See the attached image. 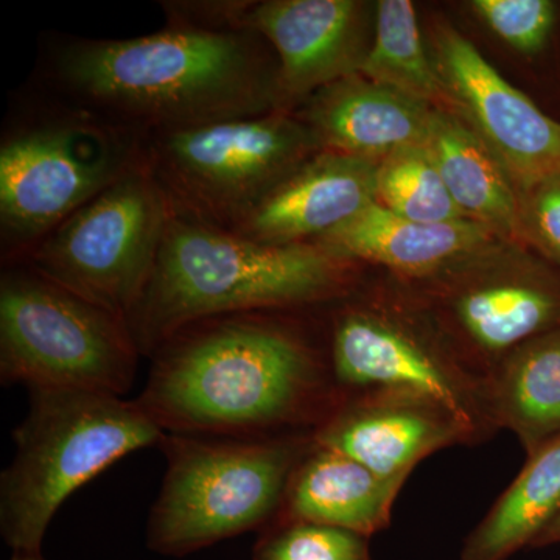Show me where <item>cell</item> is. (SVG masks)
Listing matches in <instances>:
<instances>
[{
  "instance_id": "cell-1",
  "label": "cell",
  "mask_w": 560,
  "mask_h": 560,
  "mask_svg": "<svg viewBox=\"0 0 560 560\" xmlns=\"http://www.w3.org/2000/svg\"><path fill=\"white\" fill-rule=\"evenodd\" d=\"M285 312L187 324L154 350L136 400L172 434L259 438L315 430L340 394L329 350L308 340Z\"/></svg>"
},
{
  "instance_id": "cell-2",
  "label": "cell",
  "mask_w": 560,
  "mask_h": 560,
  "mask_svg": "<svg viewBox=\"0 0 560 560\" xmlns=\"http://www.w3.org/2000/svg\"><path fill=\"white\" fill-rule=\"evenodd\" d=\"M46 80L55 97L140 138L283 110L278 58L249 28L70 40Z\"/></svg>"
},
{
  "instance_id": "cell-3",
  "label": "cell",
  "mask_w": 560,
  "mask_h": 560,
  "mask_svg": "<svg viewBox=\"0 0 560 560\" xmlns=\"http://www.w3.org/2000/svg\"><path fill=\"white\" fill-rule=\"evenodd\" d=\"M353 267L320 243L264 245L173 213L128 327L140 355L150 359L195 320L341 300L352 287Z\"/></svg>"
},
{
  "instance_id": "cell-4",
  "label": "cell",
  "mask_w": 560,
  "mask_h": 560,
  "mask_svg": "<svg viewBox=\"0 0 560 560\" xmlns=\"http://www.w3.org/2000/svg\"><path fill=\"white\" fill-rule=\"evenodd\" d=\"M167 433L116 394L28 389V411L13 431L16 453L0 477V533L13 552H43L61 504L116 460L161 445Z\"/></svg>"
},
{
  "instance_id": "cell-5",
  "label": "cell",
  "mask_w": 560,
  "mask_h": 560,
  "mask_svg": "<svg viewBox=\"0 0 560 560\" xmlns=\"http://www.w3.org/2000/svg\"><path fill=\"white\" fill-rule=\"evenodd\" d=\"M312 431L259 438L167 433V471L147 523V547L184 558L278 517Z\"/></svg>"
},
{
  "instance_id": "cell-6",
  "label": "cell",
  "mask_w": 560,
  "mask_h": 560,
  "mask_svg": "<svg viewBox=\"0 0 560 560\" xmlns=\"http://www.w3.org/2000/svg\"><path fill=\"white\" fill-rule=\"evenodd\" d=\"M140 162L139 135L55 95L13 121L0 143L3 261L20 260Z\"/></svg>"
},
{
  "instance_id": "cell-7",
  "label": "cell",
  "mask_w": 560,
  "mask_h": 560,
  "mask_svg": "<svg viewBox=\"0 0 560 560\" xmlns=\"http://www.w3.org/2000/svg\"><path fill=\"white\" fill-rule=\"evenodd\" d=\"M319 151L315 132L289 110L142 138L143 164L173 213L223 231Z\"/></svg>"
},
{
  "instance_id": "cell-8",
  "label": "cell",
  "mask_w": 560,
  "mask_h": 560,
  "mask_svg": "<svg viewBox=\"0 0 560 560\" xmlns=\"http://www.w3.org/2000/svg\"><path fill=\"white\" fill-rule=\"evenodd\" d=\"M140 352L127 319L25 265L0 278V382L124 396Z\"/></svg>"
},
{
  "instance_id": "cell-9",
  "label": "cell",
  "mask_w": 560,
  "mask_h": 560,
  "mask_svg": "<svg viewBox=\"0 0 560 560\" xmlns=\"http://www.w3.org/2000/svg\"><path fill=\"white\" fill-rule=\"evenodd\" d=\"M172 215L142 158L14 264L127 319L153 272Z\"/></svg>"
},
{
  "instance_id": "cell-10",
  "label": "cell",
  "mask_w": 560,
  "mask_h": 560,
  "mask_svg": "<svg viewBox=\"0 0 560 560\" xmlns=\"http://www.w3.org/2000/svg\"><path fill=\"white\" fill-rule=\"evenodd\" d=\"M327 350L340 397L368 389L410 390L451 410L475 444L497 431L486 378L388 316L366 308L338 312Z\"/></svg>"
},
{
  "instance_id": "cell-11",
  "label": "cell",
  "mask_w": 560,
  "mask_h": 560,
  "mask_svg": "<svg viewBox=\"0 0 560 560\" xmlns=\"http://www.w3.org/2000/svg\"><path fill=\"white\" fill-rule=\"evenodd\" d=\"M436 69L453 108L480 136L523 194L560 172V124L500 75L451 27L434 36Z\"/></svg>"
},
{
  "instance_id": "cell-12",
  "label": "cell",
  "mask_w": 560,
  "mask_h": 560,
  "mask_svg": "<svg viewBox=\"0 0 560 560\" xmlns=\"http://www.w3.org/2000/svg\"><path fill=\"white\" fill-rule=\"evenodd\" d=\"M312 438L313 444L359 460L382 477L405 481L433 453L475 444L470 431L451 410L400 389L341 396Z\"/></svg>"
},
{
  "instance_id": "cell-13",
  "label": "cell",
  "mask_w": 560,
  "mask_h": 560,
  "mask_svg": "<svg viewBox=\"0 0 560 560\" xmlns=\"http://www.w3.org/2000/svg\"><path fill=\"white\" fill-rule=\"evenodd\" d=\"M237 25L259 33L275 50L283 110L359 73L368 54L363 3L355 0L243 2Z\"/></svg>"
},
{
  "instance_id": "cell-14",
  "label": "cell",
  "mask_w": 560,
  "mask_h": 560,
  "mask_svg": "<svg viewBox=\"0 0 560 560\" xmlns=\"http://www.w3.org/2000/svg\"><path fill=\"white\" fill-rule=\"evenodd\" d=\"M378 162L323 150L294 168L231 230L264 245H301L348 223L375 202Z\"/></svg>"
},
{
  "instance_id": "cell-15",
  "label": "cell",
  "mask_w": 560,
  "mask_h": 560,
  "mask_svg": "<svg viewBox=\"0 0 560 560\" xmlns=\"http://www.w3.org/2000/svg\"><path fill=\"white\" fill-rule=\"evenodd\" d=\"M434 110L355 73L315 92L298 117L323 150L381 162L396 151L425 145Z\"/></svg>"
},
{
  "instance_id": "cell-16",
  "label": "cell",
  "mask_w": 560,
  "mask_h": 560,
  "mask_svg": "<svg viewBox=\"0 0 560 560\" xmlns=\"http://www.w3.org/2000/svg\"><path fill=\"white\" fill-rule=\"evenodd\" d=\"M445 293L442 305L467 350V364L485 378L511 350L560 327V285L545 278L490 276Z\"/></svg>"
},
{
  "instance_id": "cell-17",
  "label": "cell",
  "mask_w": 560,
  "mask_h": 560,
  "mask_svg": "<svg viewBox=\"0 0 560 560\" xmlns=\"http://www.w3.org/2000/svg\"><path fill=\"white\" fill-rule=\"evenodd\" d=\"M490 228L474 220L419 223L377 201L318 242L353 261L383 265L411 279L434 278L489 242Z\"/></svg>"
},
{
  "instance_id": "cell-18",
  "label": "cell",
  "mask_w": 560,
  "mask_h": 560,
  "mask_svg": "<svg viewBox=\"0 0 560 560\" xmlns=\"http://www.w3.org/2000/svg\"><path fill=\"white\" fill-rule=\"evenodd\" d=\"M405 482L313 444L291 475L275 521L320 523L370 539L390 525Z\"/></svg>"
},
{
  "instance_id": "cell-19",
  "label": "cell",
  "mask_w": 560,
  "mask_h": 560,
  "mask_svg": "<svg viewBox=\"0 0 560 560\" xmlns=\"http://www.w3.org/2000/svg\"><path fill=\"white\" fill-rule=\"evenodd\" d=\"M486 396L493 425L514 433L526 455L560 436V327L504 355L486 377Z\"/></svg>"
},
{
  "instance_id": "cell-20",
  "label": "cell",
  "mask_w": 560,
  "mask_h": 560,
  "mask_svg": "<svg viewBox=\"0 0 560 560\" xmlns=\"http://www.w3.org/2000/svg\"><path fill=\"white\" fill-rule=\"evenodd\" d=\"M425 147L467 219L492 231L522 230L514 183L467 121L448 109L434 110Z\"/></svg>"
},
{
  "instance_id": "cell-21",
  "label": "cell",
  "mask_w": 560,
  "mask_h": 560,
  "mask_svg": "<svg viewBox=\"0 0 560 560\" xmlns=\"http://www.w3.org/2000/svg\"><path fill=\"white\" fill-rule=\"evenodd\" d=\"M560 512V436L529 453L510 488L467 536L460 560H506L537 537Z\"/></svg>"
},
{
  "instance_id": "cell-22",
  "label": "cell",
  "mask_w": 560,
  "mask_h": 560,
  "mask_svg": "<svg viewBox=\"0 0 560 560\" xmlns=\"http://www.w3.org/2000/svg\"><path fill=\"white\" fill-rule=\"evenodd\" d=\"M360 75L436 109L453 106L440 70L430 61L410 0H382Z\"/></svg>"
},
{
  "instance_id": "cell-23",
  "label": "cell",
  "mask_w": 560,
  "mask_h": 560,
  "mask_svg": "<svg viewBox=\"0 0 560 560\" xmlns=\"http://www.w3.org/2000/svg\"><path fill=\"white\" fill-rule=\"evenodd\" d=\"M375 201L401 219L419 223L469 220L453 201L425 145L408 147L378 162Z\"/></svg>"
},
{
  "instance_id": "cell-24",
  "label": "cell",
  "mask_w": 560,
  "mask_h": 560,
  "mask_svg": "<svg viewBox=\"0 0 560 560\" xmlns=\"http://www.w3.org/2000/svg\"><path fill=\"white\" fill-rule=\"evenodd\" d=\"M253 560H371L370 539L320 523L275 521L260 530Z\"/></svg>"
},
{
  "instance_id": "cell-25",
  "label": "cell",
  "mask_w": 560,
  "mask_h": 560,
  "mask_svg": "<svg viewBox=\"0 0 560 560\" xmlns=\"http://www.w3.org/2000/svg\"><path fill=\"white\" fill-rule=\"evenodd\" d=\"M478 16L522 54H536L550 38L556 5L550 0H475Z\"/></svg>"
},
{
  "instance_id": "cell-26",
  "label": "cell",
  "mask_w": 560,
  "mask_h": 560,
  "mask_svg": "<svg viewBox=\"0 0 560 560\" xmlns=\"http://www.w3.org/2000/svg\"><path fill=\"white\" fill-rule=\"evenodd\" d=\"M523 228L560 265V172L525 191L522 230Z\"/></svg>"
},
{
  "instance_id": "cell-27",
  "label": "cell",
  "mask_w": 560,
  "mask_h": 560,
  "mask_svg": "<svg viewBox=\"0 0 560 560\" xmlns=\"http://www.w3.org/2000/svg\"><path fill=\"white\" fill-rule=\"evenodd\" d=\"M556 544H560V512L558 517H556L555 521L545 528L544 533H541L539 537H537L533 547H550V545Z\"/></svg>"
},
{
  "instance_id": "cell-28",
  "label": "cell",
  "mask_w": 560,
  "mask_h": 560,
  "mask_svg": "<svg viewBox=\"0 0 560 560\" xmlns=\"http://www.w3.org/2000/svg\"><path fill=\"white\" fill-rule=\"evenodd\" d=\"M10 560H47L43 552H13Z\"/></svg>"
}]
</instances>
